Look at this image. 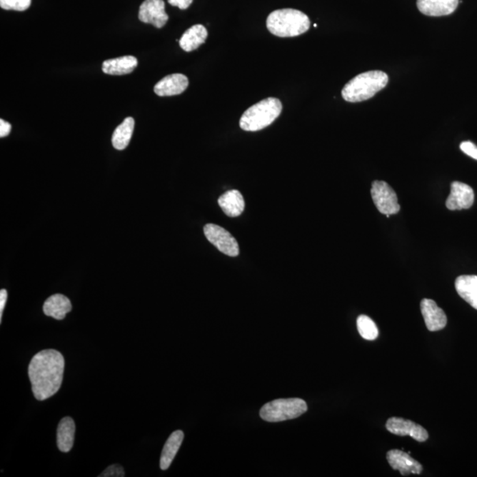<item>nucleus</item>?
I'll return each mask as SVG.
<instances>
[{
  "label": "nucleus",
  "instance_id": "1",
  "mask_svg": "<svg viewBox=\"0 0 477 477\" xmlns=\"http://www.w3.org/2000/svg\"><path fill=\"white\" fill-rule=\"evenodd\" d=\"M64 370V357L57 350H43L32 358L29 376L37 401H46L58 393L62 385Z\"/></svg>",
  "mask_w": 477,
  "mask_h": 477
},
{
  "label": "nucleus",
  "instance_id": "4",
  "mask_svg": "<svg viewBox=\"0 0 477 477\" xmlns=\"http://www.w3.org/2000/svg\"><path fill=\"white\" fill-rule=\"evenodd\" d=\"M282 111V104L278 99L262 100L249 107L241 118V129L256 132L267 128L278 119Z\"/></svg>",
  "mask_w": 477,
  "mask_h": 477
},
{
  "label": "nucleus",
  "instance_id": "11",
  "mask_svg": "<svg viewBox=\"0 0 477 477\" xmlns=\"http://www.w3.org/2000/svg\"><path fill=\"white\" fill-rule=\"evenodd\" d=\"M386 457L391 467L401 476L420 475L423 471V466L403 451L391 450Z\"/></svg>",
  "mask_w": 477,
  "mask_h": 477
},
{
  "label": "nucleus",
  "instance_id": "12",
  "mask_svg": "<svg viewBox=\"0 0 477 477\" xmlns=\"http://www.w3.org/2000/svg\"><path fill=\"white\" fill-rule=\"evenodd\" d=\"M189 84L188 77L184 74H169L155 85L154 92L159 96L180 95L188 89Z\"/></svg>",
  "mask_w": 477,
  "mask_h": 477
},
{
  "label": "nucleus",
  "instance_id": "15",
  "mask_svg": "<svg viewBox=\"0 0 477 477\" xmlns=\"http://www.w3.org/2000/svg\"><path fill=\"white\" fill-rule=\"evenodd\" d=\"M72 311V304L68 297L63 294H54L44 304V313L51 318L62 320Z\"/></svg>",
  "mask_w": 477,
  "mask_h": 477
},
{
  "label": "nucleus",
  "instance_id": "22",
  "mask_svg": "<svg viewBox=\"0 0 477 477\" xmlns=\"http://www.w3.org/2000/svg\"><path fill=\"white\" fill-rule=\"evenodd\" d=\"M134 129H135V119L128 117L115 129L111 137V143L116 150L122 151L128 147L131 141Z\"/></svg>",
  "mask_w": 477,
  "mask_h": 477
},
{
  "label": "nucleus",
  "instance_id": "26",
  "mask_svg": "<svg viewBox=\"0 0 477 477\" xmlns=\"http://www.w3.org/2000/svg\"><path fill=\"white\" fill-rule=\"evenodd\" d=\"M461 150L472 159L477 160V147L471 141H463L461 144Z\"/></svg>",
  "mask_w": 477,
  "mask_h": 477
},
{
  "label": "nucleus",
  "instance_id": "2",
  "mask_svg": "<svg viewBox=\"0 0 477 477\" xmlns=\"http://www.w3.org/2000/svg\"><path fill=\"white\" fill-rule=\"evenodd\" d=\"M388 81V76L382 71H368L358 74L343 88L342 98L349 103L365 101L382 91Z\"/></svg>",
  "mask_w": 477,
  "mask_h": 477
},
{
  "label": "nucleus",
  "instance_id": "14",
  "mask_svg": "<svg viewBox=\"0 0 477 477\" xmlns=\"http://www.w3.org/2000/svg\"><path fill=\"white\" fill-rule=\"evenodd\" d=\"M459 6V0H417L421 13L428 16H449Z\"/></svg>",
  "mask_w": 477,
  "mask_h": 477
},
{
  "label": "nucleus",
  "instance_id": "19",
  "mask_svg": "<svg viewBox=\"0 0 477 477\" xmlns=\"http://www.w3.org/2000/svg\"><path fill=\"white\" fill-rule=\"evenodd\" d=\"M76 434V423L69 416L64 417L59 423L57 445L59 451L69 453L73 448Z\"/></svg>",
  "mask_w": 477,
  "mask_h": 477
},
{
  "label": "nucleus",
  "instance_id": "24",
  "mask_svg": "<svg viewBox=\"0 0 477 477\" xmlns=\"http://www.w3.org/2000/svg\"><path fill=\"white\" fill-rule=\"evenodd\" d=\"M31 0H0V6L5 10L25 11L29 9Z\"/></svg>",
  "mask_w": 477,
  "mask_h": 477
},
{
  "label": "nucleus",
  "instance_id": "17",
  "mask_svg": "<svg viewBox=\"0 0 477 477\" xmlns=\"http://www.w3.org/2000/svg\"><path fill=\"white\" fill-rule=\"evenodd\" d=\"M219 206L225 214L231 218H236L243 212L245 202L243 196L238 190H230L219 199Z\"/></svg>",
  "mask_w": 477,
  "mask_h": 477
},
{
  "label": "nucleus",
  "instance_id": "28",
  "mask_svg": "<svg viewBox=\"0 0 477 477\" xmlns=\"http://www.w3.org/2000/svg\"><path fill=\"white\" fill-rule=\"evenodd\" d=\"M12 130V126L10 123L4 121V119H0V137L4 138L9 135Z\"/></svg>",
  "mask_w": 477,
  "mask_h": 477
},
{
  "label": "nucleus",
  "instance_id": "23",
  "mask_svg": "<svg viewBox=\"0 0 477 477\" xmlns=\"http://www.w3.org/2000/svg\"><path fill=\"white\" fill-rule=\"evenodd\" d=\"M357 329L361 337L367 341H374L378 336V329L373 320L365 315L357 318Z\"/></svg>",
  "mask_w": 477,
  "mask_h": 477
},
{
  "label": "nucleus",
  "instance_id": "20",
  "mask_svg": "<svg viewBox=\"0 0 477 477\" xmlns=\"http://www.w3.org/2000/svg\"><path fill=\"white\" fill-rule=\"evenodd\" d=\"M207 36L208 31L204 25H194L181 36L180 40L181 49L188 52L195 51L205 43Z\"/></svg>",
  "mask_w": 477,
  "mask_h": 477
},
{
  "label": "nucleus",
  "instance_id": "29",
  "mask_svg": "<svg viewBox=\"0 0 477 477\" xmlns=\"http://www.w3.org/2000/svg\"><path fill=\"white\" fill-rule=\"evenodd\" d=\"M7 300V292L6 289L0 291V321H2L4 308H5Z\"/></svg>",
  "mask_w": 477,
  "mask_h": 477
},
{
  "label": "nucleus",
  "instance_id": "5",
  "mask_svg": "<svg viewBox=\"0 0 477 477\" xmlns=\"http://www.w3.org/2000/svg\"><path fill=\"white\" fill-rule=\"evenodd\" d=\"M308 410L306 402L299 398H279L269 402L260 410V416L269 423L296 419Z\"/></svg>",
  "mask_w": 477,
  "mask_h": 477
},
{
  "label": "nucleus",
  "instance_id": "13",
  "mask_svg": "<svg viewBox=\"0 0 477 477\" xmlns=\"http://www.w3.org/2000/svg\"><path fill=\"white\" fill-rule=\"evenodd\" d=\"M421 311L428 331H438L446 326L447 318L445 312L433 300L423 299L421 303Z\"/></svg>",
  "mask_w": 477,
  "mask_h": 477
},
{
  "label": "nucleus",
  "instance_id": "7",
  "mask_svg": "<svg viewBox=\"0 0 477 477\" xmlns=\"http://www.w3.org/2000/svg\"><path fill=\"white\" fill-rule=\"evenodd\" d=\"M204 231L207 240L224 254L237 256L240 253L236 238L223 227L215 225V224H207Z\"/></svg>",
  "mask_w": 477,
  "mask_h": 477
},
{
  "label": "nucleus",
  "instance_id": "9",
  "mask_svg": "<svg viewBox=\"0 0 477 477\" xmlns=\"http://www.w3.org/2000/svg\"><path fill=\"white\" fill-rule=\"evenodd\" d=\"M474 201L475 193L471 186L454 181L451 184V193L446 204L451 211H460L471 208Z\"/></svg>",
  "mask_w": 477,
  "mask_h": 477
},
{
  "label": "nucleus",
  "instance_id": "27",
  "mask_svg": "<svg viewBox=\"0 0 477 477\" xmlns=\"http://www.w3.org/2000/svg\"><path fill=\"white\" fill-rule=\"evenodd\" d=\"M193 0H169L171 6H177L181 10L188 9Z\"/></svg>",
  "mask_w": 477,
  "mask_h": 477
},
{
  "label": "nucleus",
  "instance_id": "18",
  "mask_svg": "<svg viewBox=\"0 0 477 477\" xmlns=\"http://www.w3.org/2000/svg\"><path fill=\"white\" fill-rule=\"evenodd\" d=\"M456 288L462 299L477 309V276H460L456 278Z\"/></svg>",
  "mask_w": 477,
  "mask_h": 477
},
{
  "label": "nucleus",
  "instance_id": "8",
  "mask_svg": "<svg viewBox=\"0 0 477 477\" xmlns=\"http://www.w3.org/2000/svg\"><path fill=\"white\" fill-rule=\"evenodd\" d=\"M139 20L144 24H152L161 29L169 21L164 0H145L139 10Z\"/></svg>",
  "mask_w": 477,
  "mask_h": 477
},
{
  "label": "nucleus",
  "instance_id": "21",
  "mask_svg": "<svg viewBox=\"0 0 477 477\" xmlns=\"http://www.w3.org/2000/svg\"><path fill=\"white\" fill-rule=\"evenodd\" d=\"M184 439V433L181 431H174L169 438L167 439L162 451L161 458H160V468L162 471H166L170 467L179 449L181 448Z\"/></svg>",
  "mask_w": 477,
  "mask_h": 477
},
{
  "label": "nucleus",
  "instance_id": "6",
  "mask_svg": "<svg viewBox=\"0 0 477 477\" xmlns=\"http://www.w3.org/2000/svg\"><path fill=\"white\" fill-rule=\"evenodd\" d=\"M371 196L380 214L387 217L397 214L401 210L396 193L385 181H376L372 184Z\"/></svg>",
  "mask_w": 477,
  "mask_h": 477
},
{
  "label": "nucleus",
  "instance_id": "25",
  "mask_svg": "<svg viewBox=\"0 0 477 477\" xmlns=\"http://www.w3.org/2000/svg\"><path fill=\"white\" fill-rule=\"evenodd\" d=\"M125 476L124 469L121 465L114 464L108 467L99 477H123Z\"/></svg>",
  "mask_w": 477,
  "mask_h": 477
},
{
  "label": "nucleus",
  "instance_id": "10",
  "mask_svg": "<svg viewBox=\"0 0 477 477\" xmlns=\"http://www.w3.org/2000/svg\"><path fill=\"white\" fill-rule=\"evenodd\" d=\"M387 431L397 436H410L415 441L426 442L428 434L426 428L419 426L412 421L392 417L386 422Z\"/></svg>",
  "mask_w": 477,
  "mask_h": 477
},
{
  "label": "nucleus",
  "instance_id": "16",
  "mask_svg": "<svg viewBox=\"0 0 477 477\" xmlns=\"http://www.w3.org/2000/svg\"><path fill=\"white\" fill-rule=\"evenodd\" d=\"M138 61L134 56H124V57L107 59L103 63L102 70L104 73L110 76H123L132 73L137 68Z\"/></svg>",
  "mask_w": 477,
  "mask_h": 477
},
{
  "label": "nucleus",
  "instance_id": "3",
  "mask_svg": "<svg viewBox=\"0 0 477 477\" xmlns=\"http://www.w3.org/2000/svg\"><path fill=\"white\" fill-rule=\"evenodd\" d=\"M267 29L279 37H293L304 34L311 27V21L299 10L279 9L267 18Z\"/></svg>",
  "mask_w": 477,
  "mask_h": 477
}]
</instances>
